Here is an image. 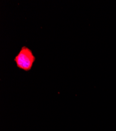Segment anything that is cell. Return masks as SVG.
Returning a JSON list of instances; mask_svg holds the SVG:
<instances>
[{
  "label": "cell",
  "mask_w": 116,
  "mask_h": 131,
  "mask_svg": "<svg viewBox=\"0 0 116 131\" xmlns=\"http://www.w3.org/2000/svg\"><path fill=\"white\" fill-rule=\"evenodd\" d=\"M36 58L29 48L24 46L14 58L17 67L20 70L28 72L32 68Z\"/></svg>",
  "instance_id": "6da1fadb"
}]
</instances>
